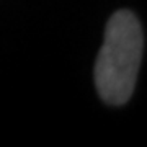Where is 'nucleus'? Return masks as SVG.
I'll list each match as a JSON object with an SVG mask.
<instances>
[{
  "instance_id": "1",
  "label": "nucleus",
  "mask_w": 147,
  "mask_h": 147,
  "mask_svg": "<svg viewBox=\"0 0 147 147\" xmlns=\"http://www.w3.org/2000/svg\"><path fill=\"white\" fill-rule=\"evenodd\" d=\"M144 34L136 15L119 10L110 18L105 42L95 64L98 93L110 105H123L131 98L141 67Z\"/></svg>"
}]
</instances>
